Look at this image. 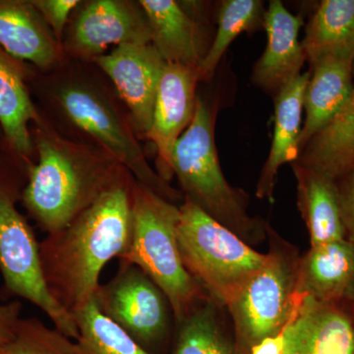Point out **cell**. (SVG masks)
I'll return each instance as SVG.
<instances>
[{"label":"cell","mask_w":354,"mask_h":354,"mask_svg":"<svg viewBox=\"0 0 354 354\" xmlns=\"http://www.w3.org/2000/svg\"><path fill=\"white\" fill-rule=\"evenodd\" d=\"M0 272L9 292L43 310L55 329L78 339L75 318L51 297L39 257V243L13 195L0 180Z\"/></svg>","instance_id":"52a82bcc"},{"label":"cell","mask_w":354,"mask_h":354,"mask_svg":"<svg viewBox=\"0 0 354 354\" xmlns=\"http://www.w3.org/2000/svg\"><path fill=\"white\" fill-rule=\"evenodd\" d=\"M215 115L207 102L197 97L194 118L172 152V174L184 199L194 203L249 245L267 239V225L248 214L246 193L232 187L221 171L215 142Z\"/></svg>","instance_id":"3957f363"},{"label":"cell","mask_w":354,"mask_h":354,"mask_svg":"<svg viewBox=\"0 0 354 354\" xmlns=\"http://www.w3.org/2000/svg\"><path fill=\"white\" fill-rule=\"evenodd\" d=\"M354 283V246L344 239L310 247L300 256L298 291L320 301L339 299Z\"/></svg>","instance_id":"ac0fdd59"},{"label":"cell","mask_w":354,"mask_h":354,"mask_svg":"<svg viewBox=\"0 0 354 354\" xmlns=\"http://www.w3.org/2000/svg\"><path fill=\"white\" fill-rule=\"evenodd\" d=\"M304 169L337 181L354 169L353 88L346 104L305 145L297 160Z\"/></svg>","instance_id":"ffe728a7"},{"label":"cell","mask_w":354,"mask_h":354,"mask_svg":"<svg viewBox=\"0 0 354 354\" xmlns=\"http://www.w3.org/2000/svg\"><path fill=\"white\" fill-rule=\"evenodd\" d=\"M199 81L196 68L165 62L156 95L152 124L146 135L157 148L158 172L165 180L174 176V145L194 118Z\"/></svg>","instance_id":"4fadbf2b"},{"label":"cell","mask_w":354,"mask_h":354,"mask_svg":"<svg viewBox=\"0 0 354 354\" xmlns=\"http://www.w3.org/2000/svg\"><path fill=\"white\" fill-rule=\"evenodd\" d=\"M335 183L346 239L354 246V169Z\"/></svg>","instance_id":"f1b7e54d"},{"label":"cell","mask_w":354,"mask_h":354,"mask_svg":"<svg viewBox=\"0 0 354 354\" xmlns=\"http://www.w3.org/2000/svg\"><path fill=\"white\" fill-rule=\"evenodd\" d=\"M304 19L291 14L281 0L270 1L265 12L267 46L254 66L255 85L276 97L286 85L300 75L306 57L298 39Z\"/></svg>","instance_id":"5bb4252c"},{"label":"cell","mask_w":354,"mask_h":354,"mask_svg":"<svg viewBox=\"0 0 354 354\" xmlns=\"http://www.w3.org/2000/svg\"><path fill=\"white\" fill-rule=\"evenodd\" d=\"M267 239L264 266L227 306L236 354H250L263 339L283 334L304 299L298 291L299 251L269 225Z\"/></svg>","instance_id":"5b68a950"},{"label":"cell","mask_w":354,"mask_h":354,"mask_svg":"<svg viewBox=\"0 0 354 354\" xmlns=\"http://www.w3.org/2000/svg\"><path fill=\"white\" fill-rule=\"evenodd\" d=\"M264 2L259 0H225L218 15V30L197 72L200 81L209 80L215 73L228 46L241 32L264 28Z\"/></svg>","instance_id":"d4e9b609"},{"label":"cell","mask_w":354,"mask_h":354,"mask_svg":"<svg viewBox=\"0 0 354 354\" xmlns=\"http://www.w3.org/2000/svg\"><path fill=\"white\" fill-rule=\"evenodd\" d=\"M310 75V72L300 74L274 97V127L271 150L256 186V196L259 199L272 201L281 165L292 164L299 157L298 143L302 129L305 91Z\"/></svg>","instance_id":"9a60e30c"},{"label":"cell","mask_w":354,"mask_h":354,"mask_svg":"<svg viewBox=\"0 0 354 354\" xmlns=\"http://www.w3.org/2000/svg\"><path fill=\"white\" fill-rule=\"evenodd\" d=\"M38 120L19 64L0 48V125L9 145L22 157L34 150L28 124Z\"/></svg>","instance_id":"603a6c76"},{"label":"cell","mask_w":354,"mask_h":354,"mask_svg":"<svg viewBox=\"0 0 354 354\" xmlns=\"http://www.w3.org/2000/svg\"><path fill=\"white\" fill-rule=\"evenodd\" d=\"M94 298L102 313L149 353L160 354L169 344L171 304L138 266L120 261L118 274L100 286Z\"/></svg>","instance_id":"ba28073f"},{"label":"cell","mask_w":354,"mask_h":354,"mask_svg":"<svg viewBox=\"0 0 354 354\" xmlns=\"http://www.w3.org/2000/svg\"><path fill=\"white\" fill-rule=\"evenodd\" d=\"M32 3L50 28L55 38L64 32L70 13L80 4L77 0H32Z\"/></svg>","instance_id":"83f0119b"},{"label":"cell","mask_w":354,"mask_h":354,"mask_svg":"<svg viewBox=\"0 0 354 354\" xmlns=\"http://www.w3.org/2000/svg\"><path fill=\"white\" fill-rule=\"evenodd\" d=\"M0 354H79L76 342L37 318L20 319L15 334Z\"/></svg>","instance_id":"4316f807"},{"label":"cell","mask_w":354,"mask_h":354,"mask_svg":"<svg viewBox=\"0 0 354 354\" xmlns=\"http://www.w3.org/2000/svg\"><path fill=\"white\" fill-rule=\"evenodd\" d=\"M132 176L129 171L68 225L39 242V257L51 297L74 316L94 299L106 263L131 243Z\"/></svg>","instance_id":"6da1fadb"},{"label":"cell","mask_w":354,"mask_h":354,"mask_svg":"<svg viewBox=\"0 0 354 354\" xmlns=\"http://www.w3.org/2000/svg\"><path fill=\"white\" fill-rule=\"evenodd\" d=\"M39 162L30 167L22 201L48 234L68 225L128 171L109 153L41 131Z\"/></svg>","instance_id":"7a4b0ae2"},{"label":"cell","mask_w":354,"mask_h":354,"mask_svg":"<svg viewBox=\"0 0 354 354\" xmlns=\"http://www.w3.org/2000/svg\"><path fill=\"white\" fill-rule=\"evenodd\" d=\"M297 205L308 230L310 247L346 239L335 181L292 162Z\"/></svg>","instance_id":"44dd1931"},{"label":"cell","mask_w":354,"mask_h":354,"mask_svg":"<svg viewBox=\"0 0 354 354\" xmlns=\"http://www.w3.org/2000/svg\"><path fill=\"white\" fill-rule=\"evenodd\" d=\"M95 62L127 104L135 129L147 135L165 62L152 44H125Z\"/></svg>","instance_id":"8fae6325"},{"label":"cell","mask_w":354,"mask_h":354,"mask_svg":"<svg viewBox=\"0 0 354 354\" xmlns=\"http://www.w3.org/2000/svg\"><path fill=\"white\" fill-rule=\"evenodd\" d=\"M74 318L79 330V354H152L104 316L95 298L76 312Z\"/></svg>","instance_id":"484cf974"},{"label":"cell","mask_w":354,"mask_h":354,"mask_svg":"<svg viewBox=\"0 0 354 354\" xmlns=\"http://www.w3.org/2000/svg\"><path fill=\"white\" fill-rule=\"evenodd\" d=\"M283 335V354H354V301L304 297Z\"/></svg>","instance_id":"30bf717a"},{"label":"cell","mask_w":354,"mask_h":354,"mask_svg":"<svg viewBox=\"0 0 354 354\" xmlns=\"http://www.w3.org/2000/svg\"><path fill=\"white\" fill-rule=\"evenodd\" d=\"M74 124L100 142L106 152L144 184L167 201H179L183 193L153 171L131 130L106 97L84 86H68L58 95Z\"/></svg>","instance_id":"9c48e42d"},{"label":"cell","mask_w":354,"mask_h":354,"mask_svg":"<svg viewBox=\"0 0 354 354\" xmlns=\"http://www.w3.org/2000/svg\"><path fill=\"white\" fill-rule=\"evenodd\" d=\"M22 305L19 301L0 304V349L12 339L20 321Z\"/></svg>","instance_id":"f546056e"},{"label":"cell","mask_w":354,"mask_h":354,"mask_svg":"<svg viewBox=\"0 0 354 354\" xmlns=\"http://www.w3.org/2000/svg\"><path fill=\"white\" fill-rule=\"evenodd\" d=\"M152 44L165 62L198 68L205 53L196 22L174 0H141Z\"/></svg>","instance_id":"d6986e66"},{"label":"cell","mask_w":354,"mask_h":354,"mask_svg":"<svg viewBox=\"0 0 354 354\" xmlns=\"http://www.w3.org/2000/svg\"><path fill=\"white\" fill-rule=\"evenodd\" d=\"M131 200V243L120 261L138 266L162 290L171 304L176 325L209 297L181 259L177 242L180 209L134 177Z\"/></svg>","instance_id":"277c9868"},{"label":"cell","mask_w":354,"mask_h":354,"mask_svg":"<svg viewBox=\"0 0 354 354\" xmlns=\"http://www.w3.org/2000/svg\"><path fill=\"white\" fill-rule=\"evenodd\" d=\"M353 59L328 57L310 67L311 75L304 95L306 118L298 143L299 153L346 104L353 88Z\"/></svg>","instance_id":"e0dca14e"},{"label":"cell","mask_w":354,"mask_h":354,"mask_svg":"<svg viewBox=\"0 0 354 354\" xmlns=\"http://www.w3.org/2000/svg\"><path fill=\"white\" fill-rule=\"evenodd\" d=\"M55 39L32 1L0 0V48L10 57L48 68L59 58Z\"/></svg>","instance_id":"2e32d148"},{"label":"cell","mask_w":354,"mask_h":354,"mask_svg":"<svg viewBox=\"0 0 354 354\" xmlns=\"http://www.w3.org/2000/svg\"><path fill=\"white\" fill-rule=\"evenodd\" d=\"M177 242L184 267L209 297L227 307L264 266L258 252L194 203L184 199Z\"/></svg>","instance_id":"8992f818"},{"label":"cell","mask_w":354,"mask_h":354,"mask_svg":"<svg viewBox=\"0 0 354 354\" xmlns=\"http://www.w3.org/2000/svg\"><path fill=\"white\" fill-rule=\"evenodd\" d=\"M250 354H283V335L268 337L256 344Z\"/></svg>","instance_id":"4dcf8cb0"},{"label":"cell","mask_w":354,"mask_h":354,"mask_svg":"<svg viewBox=\"0 0 354 354\" xmlns=\"http://www.w3.org/2000/svg\"><path fill=\"white\" fill-rule=\"evenodd\" d=\"M125 44H152L150 24L139 2H88L77 16L68 43L77 55L93 59L109 46Z\"/></svg>","instance_id":"7c38bea8"},{"label":"cell","mask_w":354,"mask_h":354,"mask_svg":"<svg viewBox=\"0 0 354 354\" xmlns=\"http://www.w3.org/2000/svg\"><path fill=\"white\" fill-rule=\"evenodd\" d=\"M346 297L351 298V299H353L354 301V283L351 285V288H349Z\"/></svg>","instance_id":"1f68e13d"},{"label":"cell","mask_w":354,"mask_h":354,"mask_svg":"<svg viewBox=\"0 0 354 354\" xmlns=\"http://www.w3.org/2000/svg\"><path fill=\"white\" fill-rule=\"evenodd\" d=\"M310 67L328 57L354 60V0H324L301 41Z\"/></svg>","instance_id":"7402d4cb"},{"label":"cell","mask_w":354,"mask_h":354,"mask_svg":"<svg viewBox=\"0 0 354 354\" xmlns=\"http://www.w3.org/2000/svg\"><path fill=\"white\" fill-rule=\"evenodd\" d=\"M223 305L207 297L176 324L171 354H236L234 334L225 328Z\"/></svg>","instance_id":"cb8c5ba5"}]
</instances>
